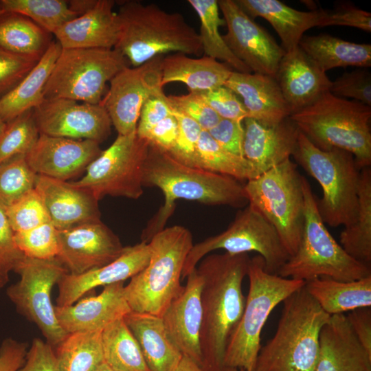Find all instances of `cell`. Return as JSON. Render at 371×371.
<instances>
[{
    "label": "cell",
    "mask_w": 371,
    "mask_h": 371,
    "mask_svg": "<svg viewBox=\"0 0 371 371\" xmlns=\"http://www.w3.org/2000/svg\"><path fill=\"white\" fill-rule=\"evenodd\" d=\"M247 254H214L201 259L197 271L203 279L200 345L205 371H222L229 337L243 314V282L247 274Z\"/></svg>",
    "instance_id": "obj_1"
},
{
    "label": "cell",
    "mask_w": 371,
    "mask_h": 371,
    "mask_svg": "<svg viewBox=\"0 0 371 371\" xmlns=\"http://www.w3.org/2000/svg\"><path fill=\"white\" fill-rule=\"evenodd\" d=\"M143 186L157 187L164 195V205L142 232V241L146 243L164 229L178 199L233 207H245L249 203L244 185L239 181L186 166L151 144L144 166Z\"/></svg>",
    "instance_id": "obj_2"
},
{
    "label": "cell",
    "mask_w": 371,
    "mask_h": 371,
    "mask_svg": "<svg viewBox=\"0 0 371 371\" xmlns=\"http://www.w3.org/2000/svg\"><path fill=\"white\" fill-rule=\"evenodd\" d=\"M118 41L114 47L133 67L164 54L200 56L199 35L179 12H168L155 3L124 1L117 12Z\"/></svg>",
    "instance_id": "obj_3"
},
{
    "label": "cell",
    "mask_w": 371,
    "mask_h": 371,
    "mask_svg": "<svg viewBox=\"0 0 371 371\" xmlns=\"http://www.w3.org/2000/svg\"><path fill=\"white\" fill-rule=\"evenodd\" d=\"M282 303L276 331L260 348L254 371H314L319 353L320 333L330 315L322 310L305 286Z\"/></svg>",
    "instance_id": "obj_4"
},
{
    "label": "cell",
    "mask_w": 371,
    "mask_h": 371,
    "mask_svg": "<svg viewBox=\"0 0 371 371\" xmlns=\"http://www.w3.org/2000/svg\"><path fill=\"white\" fill-rule=\"evenodd\" d=\"M289 118L319 148L346 150L360 170L370 167V106L326 91Z\"/></svg>",
    "instance_id": "obj_5"
},
{
    "label": "cell",
    "mask_w": 371,
    "mask_h": 371,
    "mask_svg": "<svg viewBox=\"0 0 371 371\" xmlns=\"http://www.w3.org/2000/svg\"><path fill=\"white\" fill-rule=\"evenodd\" d=\"M148 243L149 262L124 286V295L131 311L161 317L184 288L181 275L194 245L192 234L185 227L174 225L157 233Z\"/></svg>",
    "instance_id": "obj_6"
},
{
    "label": "cell",
    "mask_w": 371,
    "mask_h": 371,
    "mask_svg": "<svg viewBox=\"0 0 371 371\" xmlns=\"http://www.w3.org/2000/svg\"><path fill=\"white\" fill-rule=\"evenodd\" d=\"M304 221L295 253L280 267L278 276L305 282L320 278L353 281L371 276V267L351 257L327 229L317 207V197L302 176Z\"/></svg>",
    "instance_id": "obj_7"
},
{
    "label": "cell",
    "mask_w": 371,
    "mask_h": 371,
    "mask_svg": "<svg viewBox=\"0 0 371 371\" xmlns=\"http://www.w3.org/2000/svg\"><path fill=\"white\" fill-rule=\"evenodd\" d=\"M292 156L322 188L316 203L324 223L334 227L352 224L358 210L361 171L354 156L339 148L320 149L300 131Z\"/></svg>",
    "instance_id": "obj_8"
},
{
    "label": "cell",
    "mask_w": 371,
    "mask_h": 371,
    "mask_svg": "<svg viewBox=\"0 0 371 371\" xmlns=\"http://www.w3.org/2000/svg\"><path fill=\"white\" fill-rule=\"evenodd\" d=\"M247 276L248 295L240 319L228 341L223 367L254 371L261 348V331L269 315L306 282L268 273L260 255L250 258Z\"/></svg>",
    "instance_id": "obj_9"
},
{
    "label": "cell",
    "mask_w": 371,
    "mask_h": 371,
    "mask_svg": "<svg viewBox=\"0 0 371 371\" xmlns=\"http://www.w3.org/2000/svg\"><path fill=\"white\" fill-rule=\"evenodd\" d=\"M302 179L297 164L288 159L244 185L249 204L274 227L290 256L298 248L304 227Z\"/></svg>",
    "instance_id": "obj_10"
},
{
    "label": "cell",
    "mask_w": 371,
    "mask_h": 371,
    "mask_svg": "<svg viewBox=\"0 0 371 371\" xmlns=\"http://www.w3.org/2000/svg\"><path fill=\"white\" fill-rule=\"evenodd\" d=\"M128 65L114 48H62L45 87V98L101 104L107 82Z\"/></svg>",
    "instance_id": "obj_11"
},
{
    "label": "cell",
    "mask_w": 371,
    "mask_h": 371,
    "mask_svg": "<svg viewBox=\"0 0 371 371\" xmlns=\"http://www.w3.org/2000/svg\"><path fill=\"white\" fill-rule=\"evenodd\" d=\"M216 249H224L230 254L257 252L264 259L265 270L273 274L290 257L274 227L249 203L238 212L225 231L193 245L186 257L181 280L207 254Z\"/></svg>",
    "instance_id": "obj_12"
},
{
    "label": "cell",
    "mask_w": 371,
    "mask_h": 371,
    "mask_svg": "<svg viewBox=\"0 0 371 371\" xmlns=\"http://www.w3.org/2000/svg\"><path fill=\"white\" fill-rule=\"evenodd\" d=\"M149 146V142L136 133L117 135L88 166L85 175L70 183L89 191L98 201L105 196L137 199L144 193L143 172Z\"/></svg>",
    "instance_id": "obj_13"
},
{
    "label": "cell",
    "mask_w": 371,
    "mask_h": 371,
    "mask_svg": "<svg viewBox=\"0 0 371 371\" xmlns=\"http://www.w3.org/2000/svg\"><path fill=\"white\" fill-rule=\"evenodd\" d=\"M16 273L20 280L7 289V296L17 312L34 323L46 342L55 348L68 333L57 319L51 293L68 271L57 258L38 260L25 256Z\"/></svg>",
    "instance_id": "obj_14"
},
{
    "label": "cell",
    "mask_w": 371,
    "mask_h": 371,
    "mask_svg": "<svg viewBox=\"0 0 371 371\" xmlns=\"http://www.w3.org/2000/svg\"><path fill=\"white\" fill-rule=\"evenodd\" d=\"M162 59L163 56H159L140 66L126 67L110 80L101 104L118 135L136 133L145 102L164 93L161 86Z\"/></svg>",
    "instance_id": "obj_15"
},
{
    "label": "cell",
    "mask_w": 371,
    "mask_h": 371,
    "mask_svg": "<svg viewBox=\"0 0 371 371\" xmlns=\"http://www.w3.org/2000/svg\"><path fill=\"white\" fill-rule=\"evenodd\" d=\"M40 134L73 139H88L99 144L111 134L112 123L102 104L45 98L33 109Z\"/></svg>",
    "instance_id": "obj_16"
},
{
    "label": "cell",
    "mask_w": 371,
    "mask_h": 371,
    "mask_svg": "<svg viewBox=\"0 0 371 371\" xmlns=\"http://www.w3.org/2000/svg\"><path fill=\"white\" fill-rule=\"evenodd\" d=\"M227 31L223 38L234 55L254 74L276 78L283 48L235 0H218Z\"/></svg>",
    "instance_id": "obj_17"
},
{
    "label": "cell",
    "mask_w": 371,
    "mask_h": 371,
    "mask_svg": "<svg viewBox=\"0 0 371 371\" xmlns=\"http://www.w3.org/2000/svg\"><path fill=\"white\" fill-rule=\"evenodd\" d=\"M57 258L73 275L104 266L117 258L124 247L120 238L101 221L58 230Z\"/></svg>",
    "instance_id": "obj_18"
},
{
    "label": "cell",
    "mask_w": 371,
    "mask_h": 371,
    "mask_svg": "<svg viewBox=\"0 0 371 371\" xmlns=\"http://www.w3.org/2000/svg\"><path fill=\"white\" fill-rule=\"evenodd\" d=\"M101 152L94 141L40 134L26 159L37 175L67 181L85 172Z\"/></svg>",
    "instance_id": "obj_19"
},
{
    "label": "cell",
    "mask_w": 371,
    "mask_h": 371,
    "mask_svg": "<svg viewBox=\"0 0 371 371\" xmlns=\"http://www.w3.org/2000/svg\"><path fill=\"white\" fill-rule=\"evenodd\" d=\"M186 278L182 292L170 303L160 317L168 337L181 353L202 368L200 332L203 279L196 267Z\"/></svg>",
    "instance_id": "obj_20"
},
{
    "label": "cell",
    "mask_w": 371,
    "mask_h": 371,
    "mask_svg": "<svg viewBox=\"0 0 371 371\" xmlns=\"http://www.w3.org/2000/svg\"><path fill=\"white\" fill-rule=\"evenodd\" d=\"M150 257L149 244L144 241L127 246L111 262L79 275L64 274L57 283V306H69L94 288L124 282L141 271Z\"/></svg>",
    "instance_id": "obj_21"
},
{
    "label": "cell",
    "mask_w": 371,
    "mask_h": 371,
    "mask_svg": "<svg viewBox=\"0 0 371 371\" xmlns=\"http://www.w3.org/2000/svg\"><path fill=\"white\" fill-rule=\"evenodd\" d=\"M34 189L43 201L51 223L58 230L100 221L98 200L85 189L38 175Z\"/></svg>",
    "instance_id": "obj_22"
},
{
    "label": "cell",
    "mask_w": 371,
    "mask_h": 371,
    "mask_svg": "<svg viewBox=\"0 0 371 371\" xmlns=\"http://www.w3.org/2000/svg\"><path fill=\"white\" fill-rule=\"evenodd\" d=\"M124 282L104 286L97 295L78 300L71 305L55 306L57 319L67 333L102 331L131 311L124 295Z\"/></svg>",
    "instance_id": "obj_23"
},
{
    "label": "cell",
    "mask_w": 371,
    "mask_h": 371,
    "mask_svg": "<svg viewBox=\"0 0 371 371\" xmlns=\"http://www.w3.org/2000/svg\"><path fill=\"white\" fill-rule=\"evenodd\" d=\"M243 126V157L258 175L291 159L300 131L289 117L275 126H265L246 117Z\"/></svg>",
    "instance_id": "obj_24"
},
{
    "label": "cell",
    "mask_w": 371,
    "mask_h": 371,
    "mask_svg": "<svg viewBox=\"0 0 371 371\" xmlns=\"http://www.w3.org/2000/svg\"><path fill=\"white\" fill-rule=\"evenodd\" d=\"M276 80L290 109L291 115L314 102L329 91L331 80L298 46L285 52Z\"/></svg>",
    "instance_id": "obj_25"
},
{
    "label": "cell",
    "mask_w": 371,
    "mask_h": 371,
    "mask_svg": "<svg viewBox=\"0 0 371 371\" xmlns=\"http://www.w3.org/2000/svg\"><path fill=\"white\" fill-rule=\"evenodd\" d=\"M115 3L97 0L91 9L63 24L53 35L63 49L114 48L120 34Z\"/></svg>",
    "instance_id": "obj_26"
},
{
    "label": "cell",
    "mask_w": 371,
    "mask_h": 371,
    "mask_svg": "<svg viewBox=\"0 0 371 371\" xmlns=\"http://www.w3.org/2000/svg\"><path fill=\"white\" fill-rule=\"evenodd\" d=\"M242 99L251 117L265 126H275L291 115L275 78L233 71L225 84Z\"/></svg>",
    "instance_id": "obj_27"
},
{
    "label": "cell",
    "mask_w": 371,
    "mask_h": 371,
    "mask_svg": "<svg viewBox=\"0 0 371 371\" xmlns=\"http://www.w3.org/2000/svg\"><path fill=\"white\" fill-rule=\"evenodd\" d=\"M314 371H371V355L354 335L345 314L330 316L320 333Z\"/></svg>",
    "instance_id": "obj_28"
},
{
    "label": "cell",
    "mask_w": 371,
    "mask_h": 371,
    "mask_svg": "<svg viewBox=\"0 0 371 371\" xmlns=\"http://www.w3.org/2000/svg\"><path fill=\"white\" fill-rule=\"evenodd\" d=\"M251 19L262 17L276 31L285 52L299 46L304 33L314 27H321L322 9L300 11L278 0H235Z\"/></svg>",
    "instance_id": "obj_29"
},
{
    "label": "cell",
    "mask_w": 371,
    "mask_h": 371,
    "mask_svg": "<svg viewBox=\"0 0 371 371\" xmlns=\"http://www.w3.org/2000/svg\"><path fill=\"white\" fill-rule=\"evenodd\" d=\"M124 320L136 339L150 371H174L183 355L168 337L161 318L131 311Z\"/></svg>",
    "instance_id": "obj_30"
},
{
    "label": "cell",
    "mask_w": 371,
    "mask_h": 371,
    "mask_svg": "<svg viewBox=\"0 0 371 371\" xmlns=\"http://www.w3.org/2000/svg\"><path fill=\"white\" fill-rule=\"evenodd\" d=\"M233 71L210 57L192 58L175 53L163 57L161 86L177 82L186 85L189 92L208 91L225 85Z\"/></svg>",
    "instance_id": "obj_31"
},
{
    "label": "cell",
    "mask_w": 371,
    "mask_h": 371,
    "mask_svg": "<svg viewBox=\"0 0 371 371\" xmlns=\"http://www.w3.org/2000/svg\"><path fill=\"white\" fill-rule=\"evenodd\" d=\"M61 49L58 42L54 40L32 69L0 99L2 121L7 124L44 101V89Z\"/></svg>",
    "instance_id": "obj_32"
},
{
    "label": "cell",
    "mask_w": 371,
    "mask_h": 371,
    "mask_svg": "<svg viewBox=\"0 0 371 371\" xmlns=\"http://www.w3.org/2000/svg\"><path fill=\"white\" fill-rule=\"evenodd\" d=\"M304 286L330 316L371 306V276L353 281L320 278L306 282Z\"/></svg>",
    "instance_id": "obj_33"
},
{
    "label": "cell",
    "mask_w": 371,
    "mask_h": 371,
    "mask_svg": "<svg viewBox=\"0 0 371 371\" xmlns=\"http://www.w3.org/2000/svg\"><path fill=\"white\" fill-rule=\"evenodd\" d=\"M300 48L323 71L339 67L371 66V45L356 43L327 34L304 36Z\"/></svg>",
    "instance_id": "obj_34"
},
{
    "label": "cell",
    "mask_w": 371,
    "mask_h": 371,
    "mask_svg": "<svg viewBox=\"0 0 371 371\" xmlns=\"http://www.w3.org/2000/svg\"><path fill=\"white\" fill-rule=\"evenodd\" d=\"M52 35L24 15L0 10V48L10 54L39 60Z\"/></svg>",
    "instance_id": "obj_35"
},
{
    "label": "cell",
    "mask_w": 371,
    "mask_h": 371,
    "mask_svg": "<svg viewBox=\"0 0 371 371\" xmlns=\"http://www.w3.org/2000/svg\"><path fill=\"white\" fill-rule=\"evenodd\" d=\"M359 205L355 221L344 227L340 234V245L354 259L371 265V169L360 171Z\"/></svg>",
    "instance_id": "obj_36"
},
{
    "label": "cell",
    "mask_w": 371,
    "mask_h": 371,
    "mask_svg": "<svg viewBox=\"0 0 371 371\" xmlns=\"http://www.w3.org/2000/svg\"><path fill=\"white\" fill-rule=\"evenodd\" d=\"M188 3L197 14L200 21V37L204 56L220 60L234 71L252 73L249 67L238 59L225 43L219 27L225 25L220 17L217 0H189Z\"/></svg>",
    "instance_id": "obj_37"
},
{
    "label": "cell",
    "mask_w": 371,
    "mask_h": 371,
    "mask_svg": "<svg viewBox=\"0 0 371 371\" xmlns=\"http://www.w3.org/2000/svg\"><path fill=\"white\" fill-rule=\"evenodd\" d=\"M104 361L113 371H150L124 317L102 332Z\"/></svg>",
    "instance_id": "obj_38"
},
{
    "label": "cell",
    "mask_w": 371,
    "mask_h": 371,
    "mask_svg": "<svg viewBox=\"0 0 371 371\" xmlns=\"http://www.w3.org/2000/svg\"><path fill=\"white\" fill-rule=\"evenodd\" d=\"M102 332L68 333L55 347L60 371H94L104 362Z\"/></svg>",
    "instance_id": "obj_39"
},
{
    "label": "cell",
    "mask_w": 371,
    "mask_h": 371,
    "mask_svg": "<svg viewBox=\"0 0 371 371\" xmlns=\"http://www.w3.org/2000/svg\"><path fill=\"white\" fill-rule=\"evenodd\" d=\"M194 168L229 176L239 181L259 176L254 166L244 157L223 148L205 131H202L196 146Z\"/></svg>",
    "instance_id": "obj_40"
},
{
    "label": "cell",
    "mask_w": 371,
    "mask_h": 371,
    "mask_svg": "<svg viewBox=\"0 0 371 371\" xmlns=\"http://www.w3.org/2000/svg\"><path fill=\"white\" fill-rule=\"evenodd\" d=\"M0 10L24 15L52 34L78 16L64 0H1Z\"/></svg>",
    "instance_id": "obj_41"
},
{
    "label": "cell",
    "mask_w": 371,
    "mask_h": 371,
    "mask_svg": "<svg viewBox=\"0 0 371 371\" xmlns=\"http://www.w3.org/2000/svg\"><path fill=\"white\" fill-rule=\"evenodd\" d=\"M36 177L25 155L14 156L1 163L0 204L8 207L34 190Z\"/></svg>",
    "instance_id": "obj_42"
},
{
    "label": "cell",
    "mask_w": 371,
    "mask_h": 371,
    "mask_svg": "<svg viewBox=\"0 0 371 371\" xmlns=\"http://www.w3.org/2000/svg\"><path fill=\"white\" fill-rule=\"evenodd\" d=\"M6 124L0 136V164L16 155H26L40 135L34 120L33 109Z\"/></svg>",
    "instance_id": "obj_43"
},
{
    "label": "cell",
    "mask_w": 371,
    "mask_h": 371,
    "mask_svg": "<svg viewBox=\"0 0 371 371\" xmlns=\"http://www.w3.org/2000/svg\"><path fill=\"white\" fill-rule=\"evenodd\" d=\"M14 241L25 256L50 260L59 252L58 229L51 222L32 229L14 233Z\"/></svg>",
    "instance_id": "obj_44"
},
{
    "label": "cell",
    "mask_w": 371,
    "mask_h": 371,
    "mask_svg": "<svg viewBox=\"0 0 371 371\" xmlns=\"http://www.w3.org/2000/svg\"><path fill=\"white\" fill-rule=\"evenodd\" d=\"M5 210L14 233L50 222L43 201L35 189L16 203L5 207Z\"/></svg>",
    "instance_id": "obj_45"
},
{
    "label": "cell",
    "mask_w": 371,
    "mask_h": 371,
    "mask_svg": "<svg viewBox=\"0 0 371 371\" xmlns=\"http://www.w3.org/2000/svg\"><path fill=\"white\" fill-rule=\"evenodd\" d=\"M172 113L177 121L178 133L174 146L168 153L179 163L194 168L196 146L203 130L183 113L173 109Z\"/></svg>",
    "instance_id": "obj_46"
},
{
    "label": "cell",
    "mask_w": 371,
    "mask_h": 371,
    "mask_svg": "<svg viewBox=\"0 0 371 371\" xmlns=\"http://www.w3.org/2000/svg\"><path fill=\"white\" fill-rule=\"evenodd\" d=\"M167 100L173 109L195 121L203 131H210L221 119L196 92L167 95Z\"/></svg>",
    "instance_id": "obj_47"
},
{
    "label": "cell",
    "mask_w": 371,
    "mask_h": 371,
    "mask_svg": "<svg viewBox=\"0 0 371 371\" xmlns=\"http://www.w3.org/2000/svg\"><path fill=\"white\" fill-rule=\"evenodd\" d=\"M329 92L344 98H350L371 107V75L366 69L346 72L331 82Z\"/></svg>",
    "instance_id": "obj_48"
},
{
    "label": "cell",
    "mask_w": 371,
    "mask_h": 371,
    "mask_svg": "<svg viewBox=\"0 0 371 371\" xmlns=\"http://www.w3.org/2000/svg\"><path fill=\"white\" fill-rule=\"evenodd\" d=\"M196 93L221 118L243 122L248 117L239 96L225 85Z\"/></svg>",
    "instance_id": "obj_49"
},
{
    "label": "cell",
    "mask_w": 371,
    "mask_h": 371,
    "mask_svg": "<svg viewBox=\"0 0 371 371\" xmlns=\"http://www.w3.org/2000/svg\"><path fill=\"white\" fill-rule=\"evenodd\" d=\"M14 232L8 220L5 207L0 204V277L7 282L25 258L14 241Z\"/></svg>",
    "instance_id": "obj_50"
},
{
    "label": "cell",
    "mask_w": 371,
    "mask_h": 371,
    "mask_svg": "<svg viewBox=\"0 0 371 371\" xmlns=\"http://www.w3.org/2000/svg\"><path fill=\"white\" fill-rule=\"evenodd\" d=\"M38 61L10 54L0 48V99L21 81Z\"/></svg>",
    "instance_id": "obj_51"
},
{
    "label": "cell",
    "mask_w": 371,
    "mask_h": 371,
    "mask_svg": "<svg viewBox=\"0 0 371 371\" xmlns=\"http://www.w3.org/2000/svg\"><path fill=\"white\" fill-rule=\"evenodd\" d=\"M321 27L340 25L371 31V14L352 4H340L333 10L322 9Z\"/></svg>",
    "instance_id": "obj_52"
},
{
    "label": "cell",
    "mask_w": 371,
    "mask_h": 371,
    "mask_svg": "<svg viewBox=\"0 0 371 371\" xmlns=\"http://www.w3.org/2000/svg\"><path fill=\"white\" fill-rule=\"evenodd\" d=\"M171 115L172 109L164 93L149 98L140 112L136 130L137 135L144 139L154 126Z\"/></svg>",
    "instance_id": "obj_53"
},
{
    "label": "cell",
    "mask_w": 371,
    "mask_h": 371,
    "mask_svg": "<svg viewBox=\"0 0 371 371\" xmlns=\"http://www.w3.org/2000/svg\"><path fill=\"white\" fill-rule=\"evenodd\" d=\"M207 132L223 148L243 157V122L221 118L217 124Z\"/></svg>",
    "instance_id": "obj_54"
},
{
    "label": "cell",
    "mask_w": 371,
    "mask_h": 371,
    "mask_svg": "<svg viewBox=\"0 0 371 371\" xmlns=\"http://www.w3.org/2000/svg\"><path fill=\"white\" fill-rule=\"evenodd\" d=\"M18 371H60L53 347L39 338H34L25 361Z\"/></svg>",
    "instance_id": "obj_55"
},
{
    "label": "cell",
    "mask_w": 371,
    "mask_h": 371,
    "mask_svg": "<svg viewBox=\"0 0 371 371\" xmlns=\"http://www.w3.org/2000/svg\"><path fill=\"white\" fill-rule=\"evenodd\" d=\"M27 350L26 342L12 337L3 339L0 345V371H18L25 361Z\"/></svg>",
    "instance_id": "obj_56"
},
{
    "label": "cell",
    "mask_w": 371,
    "mask_h": 371,
    "mask_svg": "<svg viewBox=\"0 0 371 371\" xmlns=\"http://www.w3.org/2000/svg\"><path fill=\"white\" fill-rule=\"evenodd\" d=\"M177 133L178 124L172 113L154 126L144 139L155 147L169 153L175 145Z\"/></svg>",
    "instance_id": "obj_57"
},
{
    "label": "cell",
    "mask_w": 371,
    "mask_h": 371,
    "mask_svg": "<svg viewBox=\"0 0 371 371\" xmlns=\"http://www.w3.org/2000/svg\"><path fill=\"white\" fill-rule=\"evenodd\" d=\"M346 317L357 340L366 352L371 355L370 307L352 311L348 313Z\"/></svg>",
    "instance_id": "obj_58"
},
{
    "label": "cell",
    "mask_w": 371,
    "mask_h": 371,
    "mask_svg": "<svg viewBox=\"0 0 371 371\" xmlns=\"http://www.w3.org/2000/svg\"><path fill=\"white\" fill-rule=\"evenodd\" d=\"M96 1L97 0L67 1L70 9L75 12L78 16L91 9L95 5Z\"/></svg>",
    "instance_id": "obj_59"
},
{
    "label": "cell",
    "mask_w": 371,
    "mask_h": 371,
    "mask_svg": "<svg viewBox=\"0 0 371 371\" xmlns=\"http://www.w3.org/2000/svg\"><path fill=\"white\" fill-rule=\"evenodd\" d=\"M174 371H205L190 358L183 355Z\"/></svg>",
    "instance_id": "obj_60"
},
{
    "label": "cell",
    "mask_w": 371,
    "mask_h": 371,
    "mask_svg": "<svg viewBox=\"0 0 371 371\" xmlns=\"http://www.w3.org/2000/svg\"><path fill=\"white\" fill-rule=\"evenodd\" d=\"M94 371H113L106 363L103 362Z\"/></svg>",
    "instance_id": "obj_61"
},
{
    "label": "cell",
    "mask_w": 371,
    "mask_h": 371,
    "mask_svg": "<svg viewBox=\"0 0 371 371\" xmlns=\"http://www.w3.org/2000/svg\"><path fill=\"white\" fill-rule=\"evenodd\" d=\"M6 123L0 119V136L2 135L6 128Z\"/></svg>",
    "instance_id": "obj_62"
},
{
    "label": "cell",
    "mask_w": 371,
    "mask_h": 371,
    "mask_svg": "<svg viewBox=\"0 0 371 371\" xmlns=\"http://www.w3.org/2000/svg\"><path fill=\"white\" fill-rule=\"evenodd\" d=\"M222 371H246L243 369L234 368H224Z\"/></svg>",
    "instance_id": "obj_63"
},
{
    "label": "cell",
    "mask_w": 371,
    "mask_h": 371,
    "mask_svg": "<svg viewBox=\"0 0 371 371\" xmlns=\"http://www.w3.org/2000/svg\"><path fill=\"white\" fill-rule=\"evenodd\" d=\"M6 283L7 282L0 277V289L3 288Z\"/></svg>",
    "instance_id": "obj_64"
}]
</instances>
